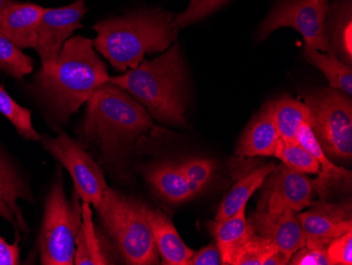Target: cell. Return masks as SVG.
I'll use <instances>...</instances> for the list:
<instances>
[{"instance_id": "obj_30", "label": "cell", "mask_w": 352, "mask_h": 265, "mask_svg": "<svg viewBox=\"0 0 352 265\" xmlns=\"http://www.w3.org/2000/svg\"><path fill=\"white\" fill-rule=\"evenodd\" d=\"M228 1L229 0H190L187 9L172 21V28L179 31L183 28L197 23Z\"/></svg>"}, {"instance_id": "obj_31", "label": "cell", "mask_w": 352, "mask_h": 265, "mask_svg": "<svg viewBox=\"0 0 352 265\" xmlns=\"http://www.w3.org/2000/svg\"><path fill=\"white\" fill-rule=\"evenodd\" d=\"M278 248L268 239L258 236L254 233L239 255L235 265H265Z\"/></svg>"}, {"instance_id": "obj_1", "label": "cell", "mask_w": 352, "mask_h": 265, "mask_svg": "<svg viewBox=\"0 0 352 265\" xmlns=\"http://www.w3.org/2000/svg\"><path fill=\"white\" fill-rule=\"evenodd\" d=\"M106 64L93 49V41L73 36L63 45L56 61L41 68L39 86L59 120H67L108 83Z\"/></svg>"}, {"instance_id": "obj_16", "label": "cell", "mask_w": 352, "mask_h": 265, "mask_svg": "<svg viewBox=\"0 0 352 265\" xmlns=\"http://www.w3.org/2000/svg\"><path fill=\"white\" fill-rule=\"evenodd\" d=\"M280 136L272 102L268 103L249 124L239 140L236 153L242 157H274Z\"/></svg>"}, {"instance_id": "obj_4", "label": "cell", "mask_w": 352, "mask_h": 265, "mask_svg": "<svg viewBox=\"0 0 352 265\" xmlns=\"http://www.w3.org/2000/svg\"><path fill=\"white\" fill-rule=\"evenodd\" d=\"M82 134L111 156L131 145L138 136L157 131L145 107L116 85H102L89 98Z\"/></svg>"}, {"instance_id": "obj_29", "label": "cell", "mask_w": 352, "mask_h": 265, "mask_svg": "<svg viewBox=\"0 0 352 265\" xmlns=\"http://www.w3.org/2000/svg\"><path fill=\"white\" fill-rule=\"evenodd\" d=\"M195 197L203 193L214 173V162L204 158H191L179 163Z\"/></svg>"}, {"instance_id": "obj_24", "label": "cell", "mask_w": 352, "mask_h": 265, "mask_svg": "<svg viewBox=\"0 0 352 265\" xmlns=\"http://www.w3.org/2000/svg\"><path fill=\"white\" fill-rule=\"evenodd\" d=\"M274 120L285 141H296V134L302 125L310 124V110L304 102L292 96H284L272 102Z\"/></svg>"}, {"instance_id": "obj_34", "label": "cell", "mask_w": 352, "mask_h": 265, "mask_svg": "<svg viewBox=\"0 0 352 265\" xmlns=\"http://www.w3.org/2000/svg\"><path fill=\"white\" fill-rule=\"evenodd\" d=\"M191 265H221L223 264L219 248L214 243L201 248L199 252H195L190 261Z\"/></svg>"}, {"instance_id": "obj_5", "label": "cell", "mask_w": 352, "mask_h": 265, "mask_svg": "<svg viewBox=\"0 0 352 265\" xmlns=\"http://www.w3.org/2000/svg\"><path fill=\"white\" fill-rule=\"evenodd\" d=\"M95 209L126 264L160 263V254L142 211V203L108 187Z\"/></svg>"}, {"instance_id": "obj_11", "label": "cell", "mask_w": 352, "mask_h": 265, "mask_svg": "<svg viewBox=\"0 0 352 265\" xmlns=\"http://www.w3.org/2000/svg\"><path fill=\"white\" fill-rule=\"evenodd\" d=\"M86 13L85 0L43 10L34 47L41 59V68L54 64L65 43L77 29L82 28V19Z\"/></svg>"}, {"instance_id": "obj_18", "label": "cell", "mask_w": 352, "mask_h": 265, "mask_svg": "<svg viewBox=\"0 0 352 265\" xmlns=\"http://www.w3.org/2000/svg\"><path fill=\"white\" fill-rule=\"evenodd\" d=\"M296 141L308 150L318 160L322 169L318 171V177L312 181L314 189L321 200H326L333 189H339L341 185H347L351 182V171L343 167L334 165L330 162L327 154L321 147L309 123L302 125L296 134Z\"/></svg>"}, {"instance_id": "obj_10", "label": "cell", "mask_w": 352, "mask_h": 265, "mask_svg": "<svg viewBox=\"0 0 352 265\" xmlns=\"http://www.w3.org/2000/svg\"><path fill=\"white\" fill-rule=\"evenodd\" d=\"M265 182L258 211L280 213L289 209L300 213L311 204L316 195L312 181L307 175L285 164L276 166Z\"/></svg>"}, {"instance_id": "obj_15", "label": "cell", "mask_w": 352, "mask_h": 265, "mask_svg": "<svg viewBox=\"0 0 352 265\" xmlns=\"http://www.w3.org/2000/svg\"><path fill=\"white\" fill-rule=\"evenodd\" d=\"M142 211L151 229L156 248L162 258L161 264L190 265L195 252L182 240L169 218L161 211L151 209L144 203Z\"/></svg>"}, {"instance_id": "obj_36", "label": "cell", "mask_w": 352, "mask_h": 265, "mask_svg": "<svg viewBox=\"0 0 352 265\" xmlns=\"http://www.w3.org/2000/svg\"><path fill=\"white\" fill-rule=\"evenodd\" d=\"M7 1L8 0H0V17H1V13H3V8H5Z\"/></svg>"}, {"instance_id": "obj_25", "label": "cell", "mask_w": 352, "mask_h": 265, "mask_svg": "<svg viewBox=\"0 0 352 265\" xmlns=\"http://www.w3.org/2000/svg\"><path fill=\"white\" fill-rule=\"evenodd\" d=\"M305 56L308 61L325 75L331 88L352 94V70L338 55L332 52L320 53L316 49L305 45Z\"/></svg>"}, {"instance_id": "obj_8", "label": "cell", "mask_w": 352, "mask_h": 265, "mask_svg": "<svg viewBox=\"0 0 352 265\" xmlns=\"http://www.w3.org/2000/svg\"><path fill=\"white\" fill-rule=\"evenodd\" d=\"M329 0H280L260 27L261 41L280 28H294L305 39V45L322 52H331L326 17Z\"/></svg>"}, {"instance_id": "obj_12", "label": "cell", "mask_w": 352, "mask_h": 265, "mask_svg": "<svg viewBox=\"0 0 352 265\" xmlns=\"http://www.w3.org/2000/svg\"><path fill=\"white\" fill-rule=\"evenodd\" d=\"M307 211L298 213L306 246L327 248L330 241L352 229L351 200L328 203L325 200L311 202Z\"/></svg>"}, {"instance_id": "obj_2", "label": "cell", "mask_w": 352, "mask_h": 265, "mask_svg": "<svg viewBox=\"0 0 352 265\" xmlns=\"http://www.w3.org/2000/svg\"><path fill=\"white\" fill-rule=\"evenodd\" d=\"M173 15L162 10L134 12L126 17L100 21L93 27V45L120 72L135 68L146 55L163 52L176 39Z\"/></svg>"}, {"instance_id": "obj_19", "label": "cell", "mask_w": 352, "mask_h": 265, "mask_svg": "<svg viewBox=\"0 0 352 265\" xmlns=\"http://www.w3.org/2000/svg\"><path fill=\"white\" fill-rule=\"evenodd\" d=\"M19 199L32 201L29 186L11 162L0 152V215L15 229H21L25 233L28 226L19 205Z\"/></svg>"}, {"instance_id": "obj_32", "label": "cell", "mask_w": 352, "mask_h": 265, "mask_svg": "<svg viewBox=\"0 0 352 265\" xmlns=\"http://www.w3.org/2000/svg\"><path fill=\"white\" fill-rule=\"evenodd\" d=\"M327 255L332 265L352 264V229L330 241Z\"/></svg>"}, {"instance_id": "obj_33", "label": "cell", "mask_w": 352, "mask_h": 265, "mask_svg": "<svg viewBox=\"0 0 352 265\" xmlns=\"http://www.w3.org/2000/svg\"><path fill=\"white\" fill-rule=\"evenodd\" d=\"M289 264L294 265H332L327 255V248L323 247L304 246L298 249Z\"/></svg>"}, {"instance_id": "obj_7", "label": "cell", "mask_w": 352, "mask_h": 265, "mask_svg": "<svg viewBox=\"0 0 352 265\" xmlns=\"http://www.w3.org/2000/svg\"><path fill=\"white\" fill-rule=\"evenodd\" d=\"M310 110V127L329 157L350 161L352 158V102L338 89L325 88L305 98Z\"/></svg>"}, {"instance_id": "obj_14", "label": "cell", "mask_w": 352, "mask_h": 265, "mask_svg": "<svg viewBox=\"0 0 352 265\" xmlns=\"http://www.w3.org/2000/svg\"><path fill=\"white\" fill-rule=\"evenodd\" d=\"M45 8L8 0L0 17V33L19 49L34 48Z\"/></svg>"}, {"instance_id": "obj_20", "label": "cell", "mask_w": 352, "mask_h": 265, "mask_svg": "<svg viewBox=\"0 0 352 265\" xmlns=\"http://www.w3.org/2000/svg\"><path fill=\"white\" fill-rule=\"evenodd\" d=\"M147 180L160 197L172 204L195 198L179 163L157 164L148 171Z\"/></svg>"}, {"instance_id": "obj_6", "label": "cell", "mask_w": 352, "mask_h": 265, "mask_svg": "<svg viewBox=\"0 0 352 265\" xmlns=\"http://www.w3.org/2000/svg\"><path fill=\"white\" fill-rule=\"evenodd\" d=\"M79 199L75 193L72 201H69L59 173L45 201L39 237L43 264H74L75 240L82 225V204H79Z\"/></svg>"}, {"instance_id": "obj_27", "label": "cell", "mask_w": 352, "mask_h": 265, "mask_svg": "<svg viewBox=\"0 0 352 265\" xmlns=\"http://www.w3.org/2000/svg\"><path fill=\"white\" fill-rule=\"evenodd\" d=\"M0 114H3L25 140L39 141L41 134L32 124V112L21 106L11 98L9 93L0 85Z\"/></svg>"}, {"instance_id": "obj_13", "label": "cell", "mask_w": 352, "mask_h": 265, "mask_svg": "<svg viewBox=\"0 0 352 265\" xmlns=\"http://www.w3.org/2000/svg\"><path fill=\"white\" fill-rule=\"evenodd\" d=\"M248 222L258 236L270 240L289 261L292 255L306 244L298 213L292 209L280 213L252 211Z\"/></svg>"}, {"instance_id": "obj_35", "label": "cell", "mask_w": 352, "mask_h": 265, "mask_svg": "<svg viewBox=\"0 0 352 265\" xmlns=\"http://www.w3.org/2000/svg\"><path fill=\"white\" fill-rule=\"evenodd\" d=\"M19 237L13 244L0 237V265L19 264Z\"/></svg>"}, {"instance_id": "obj_21", "label": "cell", "mask_w": 352, "mask_h": 265, "mask_svg": "<svg viewBox=\"0 0 352 265\" xmlns=\"http://www.w3.org/2000/svg\"><path fill=\"white\" fill-rule=\"evenodd\" d=\"M326 21L331 52L351 65L352 61V6L351 0H337L329 7Z\"/></svg>"}, {"instance_id": "obj_23", "label": "cell", "mask_w": 352, "mask_h": 265, "mask_svg": "<svg viewBox=\"0 0 352 265\" xmlns=\"http://www.w3.org/2000/svg\"><path fill=\"white\" fill-rule=\"evenodd\" d=\"M274 167H276L274 163L266 164L241 178L221 201L215 220H226L231 215H234L241 207L246 205L251 195L262 187L265 180Z\"/></svg>"}, {"instance_id": "obj_3", "label": "cell", "mask_w": 352, "mask_h": 265, "mask_svg": "<svg viewBox=\"0 0 352 265\" xmlns=\"http://www.w3.org/2000/svg\"><path fill=\"white\" fill-rule=\"evenodd\" d=\"M108 83L131 94L148 114L164 124L185 126L186 70L179 45L153 61H144Z\"/></svg>"}, {"instance_id": "obj_28", "label": "cell", "mask_w": 352, "mask_h": 265, "mask_svg": "<svg viewBox=\"0 0 352 265\" xmlns=\"http://www.w3.org/2000/svg\"><path fill=\"white\" fill-rule=\"evenodd\" d=\"M0 69L17 78L33 71V59L0 33Z\"/></svg>"}, {"instance_id": "obj_22", "label": "cell", "mask_w": 352, "mask_h": 265, "mask_svg": "<svg viewBox=\"0 0 352 265\" xmlns=\"http://www.w3.org/2000/svg\"><path fill=\"white\" fill-rule=\"evenodd\" d=\"M74 264H111L104 253L102 240L93 223L92 209L88 202H82V225L75 240Z\"/></svg>"}, {"instance_id": "obj_9", "label": "cell", "mask_w": 352, "mask_h": 265, "mask_svg": "<svg viewBox=\"0 0 352 265\" xmlns=\"http://www.w3.org/2000/svg\"><path fill=\"white\" fill-rule=\"evenodd\" d=\"M43 145L68 170L74 183L75 193L82 202L98 206L108 185L102 170L90 154L67 134L43 138Z\"/></svg>"}, {"instance_id": "obj_17", "label": "cell", "mask_w": 352, "mask_h": 265, "mask_svg": "<svg viewBox=\"0 0 352 265\" xmlns=\"http://www.w3.org/2000/svg\"><path fill=\"white\" fill-rule=\"evenodd\" d=\"M209 229L217 241L223 264L235 265L243 249L254 235L246 218V205L226 220L209 223Z\"/></svg>"}, {"instance_id": "obj_26", "label": "cell", "mask_w": 352, "mask_h": 265, "mask_svg": "<svg viewBox=\"0 0 352 265\" xmlns=\"http://www.w3.org/2000/svg\"><path fill=\"white\" fill-rule=\"evenodd\" d=\"M274 157L292 169L305 175H318L321 167L318 160L298 141H285L280 138Z\"/></svg>"}]
</instances>
